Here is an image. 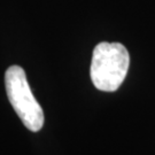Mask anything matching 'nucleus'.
<instances>
[{
  "mask_svg": "<svg viewBox=\"0 0 155 155\" xmlns=\"http://www.w3.org/2000/svg\"><path fill=\"white\" fill-rule=\"evenodd\" d=\"M130 66V55L120 43L102 41L93 50L91 62V79L100 91L114 92L125 79Z\"/></svg>",
  "mask_w": 155,
  "mask_h": 155,
  "instance_id": "1",
  "label": "nucleus"
},
{
  "mask_svg": "<svg viewBox=\"0 0 155 155\" xmlns=\"http://www.w3.org/2000/svg\"><path fill=\"white\" fill-rule=\"evenodd\" d=\"M5 87L8 100L24 127L32 132L44 125V111L33 97L22 67L11 66L5 72Z\"/></svg>",
  "mask_w": 155,
  "mask_h": 155,
  "instance_id": "2",
  "label": "nucleus"
}]
</instances>
